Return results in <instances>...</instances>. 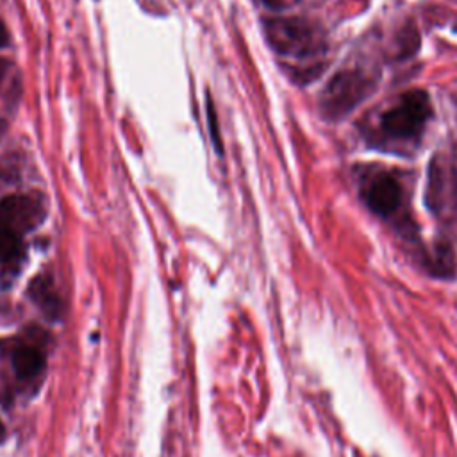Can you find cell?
Listing matches in <instances>:
<instances>
[{
	"mask_svg": "<svg viewBox=\"0 0 457 457\" xmlns=\"http://www.w3.org/2000/svg\"><path fill=\"white\" fill-rule=\"evenodd\" d=\"M271 48L289 57H309L323 48V37L316 27L302 18H273L264 23Z\"/></svg>",
	"mask_w": 457,
	"mask_h": 457,
	"instance_id": "obj_1",
	"label": "cell"
},
{
	"mask_svg": "<svg viewBox=\"0 0 457 457\" xmlns=\"http://www.w3.org/2000/svg\"><path fill=\"white\" fill-rule=\"evenodd\" d=\"M371 79L359 70H341L325 86L320 107L327 120H339L371 93Z\"/></svg>",
	"mask_w": 457,
	"mask_h": 457,
	"instance_id": "obj_2",
	"label": "cell"
},
{
	"mask_svg": "<svg viewBox=\"0 0 457 457\" xmlns=\"http://www.w3.org/2000/svg\"><path fill=\"white\" fill-rule=\"evenodd\" d=\"M430 112L432 107L427 93L412 89L402 96L398 105L384 112L380 125L389 137L414 139L421 134Z\"/></svg>",
	"mask_w": 457,
	"mask_h": 457,
	"instance_id": "obj_3",
	"label": "cell"
},
{
	"mask_svg": "<svg viewBox=\"0 0 457 457\" xmlns=\"http://www.w3.org/2000/svg\"><path fill=\"white\" fill-rule=\"evenodd\" d=\"M45 216L37 200L25 195H11L0 200V228L27 232L36 228Z\"/></svg>",
	"mask_w": 457,
	"mask_h": 457,
	"instance_id": "obj_4",
	"label": "cell"
},
{
	"mask_svg": "<svg viewBox=\"0 0 457 457\" xmlns=\"http://www.w3.org/2000/svg\"><path fill=\"white\" fill-rule=\"evenodd\" d=\"M364 200L368 207L380 214V216H389L393 214L402 202V187L400 184L386 173L375 175L364 187Z\"/></svg>",
	"mask_w": 457,
	"mask_h": 457,
	"instance_id": "obj_5",
	"label": "cell"
},
{
	"mask_svg": "<svg viewBox=\"0 0 457 457\" xmlns=\"http://www.w3.org/2000/svg\"><path fill=\"white\" fill-rule=\"evenodd\" d=\"M45 366L43 353L34 346H18L12 352V368L20 378L36 377Z\"/></svg>",
	"mask_w": 457,
	"mask_h": 457,
	"instance_id": "obj_6",
	"label": "cell"
},
{
	"mask_svg": "<svg viewBox=\"0 0 457 457\" xmlns=\"http://www.w3.org/2000/svg\"><path fill=\"white\" fill-rule=\"evenodd\" d=\"M425 262H427L428 271H430L432 275H436V277L448 278V277L453 275L455 259H453L452 248H450L446 243L437 245V246L432 250V253L427 255Z\"/></svg>",
	"mask_w": 457,
	"mask_h": 457,
	"instance_id": "obj_7",
	"label": "cell"
},
{
	"mask_svg": "<svg viewBox=\"0 0 457 457\" xmlns=\"http://www.w3.org/2000/svg\"><path fill=\"white\" fill-rule=\"evenodd\" d=\"M30 296L37 302L48 314H55L59 311V298L52 287V282L45 277H37L30 284Z\"/></svg>",
	"mask_w": 457,
	"mask_h": 457,
	"instance_id": "obj_8",
	"label": "cell"
},
{
	"mask_svg": "<svg viewBox=\"0 0 457 457\" xmlns=\"http://www.w3.org/2000/svg\"><path fill=\"white\" fill-rule=\"evenodd\" d=\"M20 252H21L20 234L9 228H0V261L9 262L16 259Z\"/></svg>",
	"mask_w": 457,
	"mask_h": 457,
	"instance_id": "obj_9",
	"label": "cell"
},
{
	"mask_svg": "<svg viewBox=\"0 0 457 457\" xmlns=\"http://www.w3.org/2000/svg\"><path fill=\"white\" fill-rule=\"evenodd\" d=\"M207 102V107H205V112H207V125H209V132H211V139H212V145L216 148L218 154L223 152V143H221V137H220V130H218V121H216V111H214V105H212V100L211 96L207 95L205 98Z\"/></svg>",
	"mask_w": 457,
	"mask_h": 457,
	"instance_id": "obj_10",
	"label": "cell"
},
{
	"mask_svg": "<svg viewBox=\"0 0 457 457\" xmlns=\"http://www.w3.org/2000/svg\"><path fill=\"white\" fill-rule=\"evenodd\" d=\"M7 41H9V34H7L5 25H4V23H2V20H0V46H5V45H7Z\"/></svg>",
	"mask_w": 457,
	"mask_h": 457,
	"instance_id": "obj_11",
	"label": "cell"
},
{
	"mask_svg": "<svg viewBox=\"0 0 457 457\" xmlns=\"http://www.w3.org/2000/svg\"><path fill=\"white\" fill-rule=\"evenodd\" d=\"M452 200H453L455 209H457V177H455V182H453V187H452Z\"/></svg>",
	"mask_w": 457,
	"mask_h": 457,
	"instance_id": "obj_12",
	"label": "cell"
},
{
	"mask_svg": "<svg viewBox=\"0 0 457 457\" xmlns=\"http://www.w3.org/2000/svg\"><path fill=\"white\" fill-rule=\"evenodd\" d=\"M4 437H5V428H4V425L0 421V441H4Z\"/></svg>",
	"mask_w": 457,
	"mask_h": 457,
	"instance_id": "obj_13",
	"label": "cell"
},
{
	"mask_svg": "<svg viewBox=\"0 0 457 457\" xmlns=\"http://www.w3.org/2000/svg\"><path fill=\"white\" fill-rule=\"evenodd\" d=\"M270 5H277V4H280V0H266Z\"/></svg>",
	"mask_w": 457,
	"mask_h": 457,
	"instance_id": "obj_14",
	"label": "cell"
}]
</instances>
